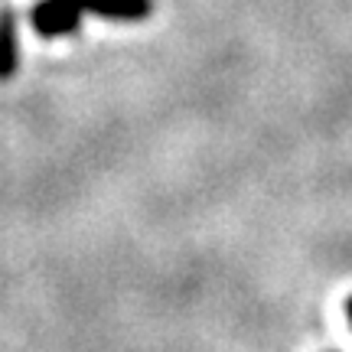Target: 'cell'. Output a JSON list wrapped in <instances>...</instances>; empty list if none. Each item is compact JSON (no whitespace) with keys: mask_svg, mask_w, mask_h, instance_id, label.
Segmentation results:
<instances>
[{"mask_svg":"<svg viewBox=\"0 0 352 352\" xmlns=\"http://www.w3.org/2000/svg\"><path fill=\"white\" fill-rule=\"evenodd\" d=\"M153 0H43L30 10L36 36H72L78 33L82 13H98L108 20H144L151 16Z\"/></svg>","mask_w":352,"mask_h":352,"instance_id":"1","label":"cell"},{"mask_svg":"<svg viewBox=\"0 0 352 352\" xmlns=\"http://www.w3.org/2000/svg\"><path fill=\"white\" fill-rule=\"evenodd\" d=\"M20 69V33H16V13L0 10V82L16 76Z\"/></svg>","mask_w":352,"mask_h":352,"instance_id":"2","label":"cell"},{"mask_svg":"<svg viewBox=\"0 0 352 352\" xmlns=\"http://www.w3.org/2000/svg\"><path fill=\"white\" fill-rule=\"evenodd\" d=\"M346 316H349V323H352V297L346 300Z\"/></svg>","mask_w":352,"mask_h":352,"instance_id":"3","label":"cell"}]
</instances>
